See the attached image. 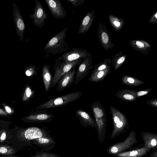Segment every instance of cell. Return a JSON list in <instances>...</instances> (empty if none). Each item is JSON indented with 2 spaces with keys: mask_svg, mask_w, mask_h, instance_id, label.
Masks as SVG:
<instances>
[{
  "mask_svg": "<svg viewBox=\"0 0 157 157\" xmlns=\"http://www.w3.org/2000/svg\"><path fill=\"white\" fill-rule=\"evenodd\" d=\"M68 29L67 27L62 29L48 42L44 48L47 53L54 55L67 50L69 46L66 38Z\"/></svg>",
  "mask_w": 157,
  "mask_h": 157,
  "instance_id": "1",
  "label": "cell"
},
{
  "mask_svg": "<svg viewBox=\"0 0 157 157\" xmlns=\"http://www.w3.org/2000/svg\"><path fill=\"white\" fill-rule=\"evenodd\" d=\"M82 93V92L78 91L55 97L40 104L35 109L36 110L46 109L60 107L78 100L81 97Z\"/></svg>",
  "mask_w": 157,
  "mask_h": 157,
  "instance_id": "2",
  "label": "cell"
},
{
  "mask_svg": "<svg viewBox=\"0 0 157 157\" xmlns=\"http://www.w3.org/2000/svg\"><path fill=\"white\" fill-rule=\"evenodd\" d=\"M110 109L113 124V129L110 136V139H112L126 132L129 128V126L127 118L121 111L111 106L110 107Z\"/></svg>",
  "mask_w": 157,
  "mask_h": 157,
  "instance_id": "3",
  "label": "cell"
},
{
  "mask_svg": "<svg viewBox=\"0 0 157 157\" xmlns=\"http://www.w3.org/2000/svg\"><path fill=\"white\" fill-rule=\"evenodd\" d=\"M136 136V132L131 130L124 140L117 142L109 147L107 149V153L114 155L117 153L126 151L128 150H132L141 147L144 145V143L136 148H132V146L138 142Z\"/></svg>",
  "mask_w": 157,
  "mask_h": 157,
  "instance_id": "4",
  "label": "cell"
},
{
  "mask_svg": "<svg viewBox=\"0 0 157 157\" xmlns=\"http://www.w3.org/2000/svg\"><path fill=\"white\" fill-rule=\"evenodd\" d=\"M82 59H79L69 63H64L56 60L53 68L54 74L50 88L54 87L56 85L63 75L74 67L79 64L82 62Z\"/></svg>",
  "mask_w": 157,
  "mask_h": 157,
  "instance_id": "5",
  "label": "cell"
},
{
  "mask_svg": "<svg viewBox=\"0 0 157 157\" xmlns=\"http://www.w3.org/2000/svg\"><path fill=\"white\" fill-rule=\"evenodd\" d=\"M92 56L90 52L86 50L75 48L66 52L59 57L56 60L64 63H69Z\"/></svg>",
  "mask_w": 157,
  "mask_h": 157,
  "instance_id": "6",
  "label": "cell"
},
{
  "mask_svg": "<svg viewBox=\"0 0 157 157\" xmlns=\"http://www.w3.org/2000/svg\"><path fill=\"white\" fill-rule=\"evenodd\" d=\"M50 131L48 127H33L26 128L23 133L24 140L29 145L33 143L32 141L37 138L50 135Z\"/></svg>",
  "mask_w": 157,
  "mask_h": 157,
  "instance_id": "7",
  "label": "cell"
},
{
  "mask_svg": "<svg viewBox=\"0 0 157 157\" xmlns=\"http://www.w3.org/2000/svg\"><path fill=\"white\" fill-rule=\"evenodd\" d=\"M92 56L83 59L81 63L79 64L75 74V84L76 85L86 77L90 70L93 68Z\"/></svg>",
  "mask_w": 157,
  "mask_h": 157,
  "instance_id": "8",
  "label": "cell"
},
{
  "mask_svg": "<svg viewBox=\"0 0 157 157\" xmlns=\"http://www.w3.org/2000/svg\"><path fill=\"white\" fill-rule=\"evenodd\" d=\"M13 8V21L15 25L17 34L19 39L22 41L25 29V24L21 12L17 4L14 2L12 3Z\"/></svg>",
  "mask_w": 157,
  "mask_h": 157,
  "instance_id": "9",
  "label": "cell"
},
{
  "mask_svg": "<svg viewBox=\"0 0 157 157\" xmlns=\"http://www.w3.org/2000/svg\"><path fill=\"white\" fill-rule=\"evenodd\" d=\"M35 1L34 13L30 16L34 25L41 28L44 25V21L47 19V16L40 2L37 0H35Z\"/></svg>",
  "mask_w": 157,
  "mask_h": 157,
  "instance_id": "10",
  "label": "cell"
},
{
  "mask_svg": "<svg viewBox=\"0 0 157 157\" xmlns=\"http://www.w3.org/2000/svg\"><path fill=\"white\" fill-rule=\"evenodd\" d=\"M98 40L104 49L106 50L112 49L115 44L112 41L106 25L101 22L98 25Z\"/></svg>",
  "mask_w": 157,
  "mask_h": 157,
  "instance_id": "11",
  "label": "cell"
},
{
  "mask_svg": "<svg viewBox=\"0 0 157 157\" xmlns=\"http://www.w3.org/2000/svg\"><path fill=\"white\" fill-rule=\"evenodd\" d=\"M54 117V115L47 113L45 109H40L26 116L24 120L26 122L41 123L50 121Z\"/></svg>",
  "mask_w": 157,
  "mask_h": 157,
  "instance_id": "12",
  "label": "cell"
},
{
  "mask_svg": "<svg viewBox=\"0 0 157 157\" xmlns=\"http://www.w3.org/2000/svg\"><path fill=\"white\" fill-rule=\"evenodd\" d=\"M76 67V66L74 67L61 78L57 83L56 91L61 92L75 82Z\"/></svg>",
  "mask_w": 157,
  "mask_h": 157,
  "instance_id": "13",
  "label": "cell"
},
{
  "mask_svg": "<svg viewBox=\"0 0 157 157\" xmlns=\"http://www.w3.org/2000/svg\"><path fill=\"white\" fill-rule=\"evenodd\" d=\"M52 15L56 18H64L67 12L59 0H45Z\"/></svg>",
  "mask_w": 157,
  "mask_h": 157,
  "instance_id": "14",
  "label": "cell"
},
{
  "mask_svg": "<svg viewBox=\"0 0 157 157\" xmlns=\"http://www.w3.org/2000/svg\"><path fill=\"white\" fill-rule=\"evenodd\" d=\"M33 143L42 148L41 150L48 152L53 149L56 144L55 140L50 135L37 138L32 141Z\"/></svg>",
  "mask_w": 157,
  "mask_h": 157,
  "instance_id": "15",
  "label": "cell"
},
{
  "mask_svg": "<svg viewBox=\"0 0 157 157\" xmlns=\"http://www.w3.org/2000/svg\"><path fill=\"white\" fill-rule=\"evenodd\" d=\"M76 115L83 126L85 128L90 127L96 129L95 120L92 117L90 113L82 109H78L76 111Z\"/></svg>",
  "mask_w": 157,
  "mask_h": 157,
  "instance_id": "16",
  "label": "cell"
},
{
  "mask_svg": "<svg viewBox=\"0 0 157 157\" xmlns=\"http://www.w3.org/2000/svg\"><path fill=\"white\" fill-rule=\"evenodd\" d=\"M144 142L143 146L150 151L155 149L157 147V134L149 132H142L141 134Z\"/></svg>",
  "mask_w": 157,
  "mask_h": 157,
  "instance_id": "17",
  "label": "cell"
},
{
  "mask_svg": "<svg viewBox=\"0 0 157 157\" xmlns=\"http://www.w3.org/2000/svg\"><path fill=\"white\" fill-rule=\"evenodd\" d=\"M95 12L93 10L88 12L85 15L79 26L78 33L84 34L90 29L93 21Z\"/></svg>",
  "mask_w": 157,
  "mask_h": 157,
  "instance_id": "18",
  "label": "cell"
},
{
  "mask_svg": "<svg viewBox=\"0 0 157 157\" xmlns=\"http://www.w3.org/2000/svg\"><path fill=\"white\" fill-rule=\"evenodd\" d=\"M93 115L96 124L98 140L100 143L101 144L104 140L105 135L107 126L106 117L99 118L95 115Z\"/></svg>",
  "mask_w": 157,
  "mask_h": 157,
  "instance_id": "19",
  "label": "cell"
},
{
  "mask_svg": "<svg viewBox=\"0 0 157 157\" xmlns=\"http://www.w3.org/2000/svg\"><path fill=\"white\" fill-rule=\"evenodd\" d=\"M131 46L144 55L147 54L150 51L151 45L147 42L142 40L134 39L129 41Z\"/></svg>",
  "mask_w": 157,
  "mask_h": 157,
  "instance_id": "20",
  "label": "cell"
},
{
  "mask_svg": "<svg viewBox=\"0 0 157 157\" xmlns=\"http://www.w3.org/2000/svg\"><path fill=\"white\" fill-rule=\"evenodd\" d=\"M150 151L143 146L142 147L117 153L113 156L115 157H143L146 155Z\"/></svg>",
  "mask_w": 157,
  "mask_h": 157,
  "instance_id": "21",
  "label": "cell"
},
{
  "mask_svg": "<svg viewBox=\"0 0 157 157\" xmlns=\"http://www.w3.org/2000/svg\"><path fill=\"white\" fill-rule=\"evenodd\" d=\"M137 91L129 89H122L118 91L115 96L119 99L124 101L131 102L136 100Z\"/></svg>",
  "mask_w": 157,
  "mask_h": 157,
  "instance_id": "22",
  "label": "cell"
},
{
  "mask_svg": "<svg viewBox=\"0 0 157 157\" xmlns=\"http://www.w3.org/2000/svg\"><path fill=\"white\" fill-rule=\"evenodd\" d=\"M42 76L46 92L50 89L52 78L48 64L44 65L42 68Z\"/></svg>",
  "mask_w": 157,
  "mask_h": 157,
  "instance_id": "23",
  "label": "cell"
},
{
  "mask_svg": "<svg viewBox=\"0 0 157 157\" xmlns=\"http://www.w3.org/2000/svg\"><path fill=\"white\" fill-rule=\"evenodd\" d=\"M111 69V67H110L105 70L93 73L88 78V80L94 82L102 81L110 73Z\"/></svg>",
  "mask_w": 157,
  "mask_h": 157,
  "instance_id": "24",
  "label": "cell"
},
{
  "mask_svg": "<svg viewBox=\"0 0 157 157\" xmlns=\"http://www.w3.org/2000/svg\"><path fill=\"white\" fill-rule=\"evenodd\" d=\"M127 56L121 51L116 53L113 57L111 68H113L114 71L117 70L123 64Z\"/></svg>",
  "mask_w": 157,
  "mask_h": 157,
  "instance_id": "25",
  "label": "cell"
},
{
  "mask_svg": "<svg viewBox=\"0 0 157 157\" xmlns=\"http://www.w3.org/2000/svg\"><path fill=\"white\" fill-rule=\"evenodd\" d=\"M92 109L93 114L98 118L106 117V114L105 110L99 101H96L92 104Z\"/></svg>",
  "mask_w": 157,
  "mask_h": 157,
  "instance_id": "26",
  "label": "cell"
},
{
  "mask_svg": "<svg viewBox=\"0 0 157 157\" xmlns=\"http://www.w3.org/2000/svg\"><path fill=\"white\" fill-rule=\"evenodd\" d=\"M108 18L114 30L117 32L120 31L124 24V20L113 15H109Z\"/></svg>",
  "mask_w": 157,
  "mask_h": 157,
  "instance_id": "27",
  "label": "cell"
},
{
  "mask_svg": "<svg viewBox=\"0 0 157 157\" xmlns=\"http://www.w3.org/2000/svg\"><path fill=\"white\" fill-rule=\"evenodd\" d=\"M124 85L132 86H136L144 84V82L135 77L127 75H124L121 79Z\"/></svg>",
  "mask_w": 157,
  "mask_h": 157,
  "instance_id": "28",
  "label": "cell"
},
{
  "mask_svg": "<svg viewBox=\"0 0 157 157\" xmlns=\"http://www.w3.org/2000/svg\"><path fill=\"white\" fill-rule=\"evenodd\" d=\"M109 59H105L103 61L99 63L98 64L94 66L92 73L105 70L110 67L109 64L111 62Z\"/></svg>",
  "mask_w": 157,
  "mask_h": 157,
  "instance_id": "29",
  "label": "cell"
},
{
  "mask_svg": "<svg viewBox=\"0 0 157 157\" xmlns=\"http://www.w3.org/2000/svg\"><path fill=\"white\" fill-rule=\"evenodd\" d=\"M16 152L15 150L11 147L7 145L0 146V155H11Z\"/></svg>",
  "mask_w": 157,
  "mask_h": 157,
  "instance_id": "30",
  "label": "cell"
},
{
  "mask_svg": "<svg viewBox=\"0 0 157 157\" xmlns=\"http://www.w3.org/2000/svg\"><path fill=\"white\" fill-rule=\"evenodd\" d=\"M30 157H61L57 154L40 150L37 151Z\"/></svg>",
  "mask_w": 157,
  "mask_h": 157,
  "instance_id": "31",
  "label": "cell"
},
{
  "mask_svg": "<svg viewBox=\"0 0 157 157\" xmlns=\"http://www.w3.org/2000/svg\"><path fill=\"white\" fill-rule=\"evenodd\" d=\"M35 92V90H33L30 86H27L24 91L23 101H28L33 97Z\"/></svg>",
  "mask_w": 157,
  "mask_h": 157,
  "instance_id": "32",
  "label": "cell"
},
{
  "mask_svg": "<svg viewBox=\"0 0 157 157\" xmlns=\"http://www.w3.org/2000/svg\"><path fill=\"white\" fill-rule=\"evenodd\" d=\"M26 75L28 76L37 75V70L35 65H31L26 68L25 71Z\"/></svg>",
  "mask_w": 157,
  "mask_h": 157,
  "instance_id": "33",
  "label": "cell"
},
{
  "mask_svg": "<svg viewBox=\"0 0 157 157\" xmlns=\"http://www.w3.org/2000/svg\"><path fill=\"white\" fill-rule=\"evenodd\" d=\"M69 2L71 3L75 8L77 6L82 5L85 2V0H67Z\"/></svg>",
  "mask_w": 157,
  "mask_h": 157,
  "instance_id": "34",
  "label": "cell"
},
{
  "mask_svg": "<svg viewBox=\"0 0 157 157\" xmlns=\"http://www.w3.org/2000/svg\"><path fill=\"white\" fill-rule=\"evenodd\" d=\"M152 90L153 89L152 88H149L141 91H137V97L138 98L139 97L146 95Z\"/></svg>",
  "mask_w": 157,
  "mask_h": 157,
  "instance_id": "35",
  "label": "cell"
},
{
  "mask_svg": "<svg viewBox=\"0 0 157 157\" xmlns=\"http://www.w3.org/2000/svg\"><path fill=\"white\" fill-rule=\"evenodd\" d=\"M150 23L153 25H156L157 23V10L152 15L149 20Z\"/></svg>",
  "mask_w": 157,
  "mask_h": 157,
  "instance_id": "36",
  "label": "cell"
},
{
  "mask_svg": "<svg viewBox=\"0 0 157 157\" xmlns=\"http://www.w3.org/2000/svg\"><path fill=\"white\" fill-rule=\"evenodd\" d=\"M146 103L148 105L154 107H157V99H153L147 100Z\"/></svg>",
  "mask_w": 157,
  "mask_h": 157,
  "instance_id": "37",
  "label": "cell"
},
{
  "mask_svg": "<svg viewBox=\"0 0 157 157\" xmlns=\"http://www.w3.org/2000/svg\"><path fill=\"white\" fill-rule=\"evenodd\" d=\"M3 106L5 111L8 114H11L13 113V112L12 111L11 109L9 106L5 105H3Z\"/></svg>",
  "mask_w": 157,
  "mask_h": 157,
  "instance_id": "38",
  "label": "cell"
},
{
  "mask_svg": "<svg viewBox=\"0 0 157 157\" xmlns=\"http://www.w3.org/2000/svg\"><path fill=\"white\" fill-rule=\"evenodd\" d=\"M8 115L5 110L0 108V116H7Z\"/></svg>",
  "mask_w": 157,
  "mask_h": 157,
  "instance_id": "39",
  "label": "cell"
},
{
  "mask_svg": "<svg viewBox=\"0 0 157 157\" xmlns=\"http://www.w3.org/2000/svg\"><path fill=\"white\" fill-rule=\"evenodd\" d=\"M148 157H157V150L152 152Z\"/></svg>",
  "mask_w": 157,
  "mask_h": 157,
  "instance_id": "40",
  "label": "cell"
},
{
  "mask_svg": "<svg viewBox=\"0 0 157 157\" xmlns=\"http://www.w3.org/2000/svg\"><path fill=\"white\" fill-rule=\"evenodd\" d=\"M6 135L5 132H3L2 134L0 140L2 141H3L5 140L6 138Z\"/></svg>",
  "mask_w": 157,
  "mask_h": 157,
  "instance_id": "41",
  "label": "cell"
},
{
  "mask_svg": "<svg viewBox=\"0 0 157 157\" xmlns=\"http://www.w3.org/2000/svg\"><path fill=\"white\" fill-rule=\"evenodd\" d=\"M2 157H20L16 156H7Z\"/></svg>",
  "mask_w": 157,
  "mask_h": 157,
  "instance_id": "42",
  "label": "cell"
},
{
  "mask_svg": "<svg viewBox=\"0 0 157 157\" xmlns=\"http://www.w3.org/2000/svg\"><path fill=\"white\" fill-rule=\"evenodd\" d=\"M87 157H91V156H88Z\"/></svg>",
  "mask_w": 157,
  "mask_h": 157,
  "instance_id": "43",
  "label": "cell"
}]
</instances>
